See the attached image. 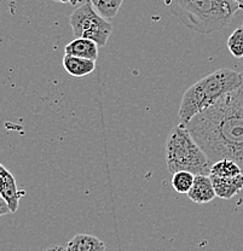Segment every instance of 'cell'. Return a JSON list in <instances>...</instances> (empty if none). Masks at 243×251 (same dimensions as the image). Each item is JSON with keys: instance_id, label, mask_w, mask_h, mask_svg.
<instances>
[{"instance_id": "8", "label": "cell", "mask_w": 243, "mask_h": 251, "mask_svg": "<svg viewBox=\"0 0 243 251\" xmlns=\"http://www.w3.org/2000/svg\"><path fill=\"white\" fill-rule=\"evenodd\" d=\"M98 45L93 40L83 38H75L64 47V52L68 56L79 57V58L97 61L98 58Z\"/></svg>"}, {"instance_id": "16", "label": "cell", "mask_w": 243, "mask_h": 251, "mask_svg": "<svg viewBox=\"0 0 243 251\" xmlns=\"http://www.w3.org/2000/svg\"><path fill=\"white\" fill-rule=\"evenodd\" d=\"M9 213H11L9 204L1 198V200H0V215H6V214Z\"/></svg>"}, {"instance_id": "14", "label": "cell", "mask_w": 243, "mask_h": 251, "mask_svg": "<svg viewBox=\"0 0 243 251\" xmlns=\"http://www.w3.org/2000/svg\"><path fill=\"white\" fill-rule=\"evenodd\" d=\"M195 181V174L190 172H178L172 176V187L182 195H188Z\"/></svg>"}, {"instance_id": "9", "label": "cell", "mask_w": 243, "mask_h": 251, "mask_svg": "<svg viewBox=\"0 0 243 251\" xmlns=\"http://www.w3.org/2000/svg\"><path fill=\"white\" fill-rule=\"evenodd\" d=\"M216 190V197L221 200H231L239 195L243 188V174L234 177H214L210 176Z\"/></svg>"}, {"instance_id": "7", "label": "cell", "mask_w": 243, "mask_h": 251, "mask_svg": "<svg viewBox=\"0 0 243 251\" xmlns=\"http://www.w3.org/2000/svg\"><path fill=\"white\" fill-rule=\"evenodd\" d=\"M188 197L194 203L207 204L216 197L213 182L210 175H195V181L191 190L188 193Z\"/></svg>"}, {"instance_id": "2", "label": "cell", "mask_w": 243, "mask_h": 251, "mask_svg": "<svg viewBox=\"0 0 243 251\" xmlns=\"http://www.w3.org/2000/svg\"><path fill=\"white\" fill-rule=\"evenodd\" d=\"M243 85V73L220 68L190 86L183 94L179 108V124L187 126L201 112L218 103L226 94Z\"/></svg>"}, {"instance_id": "4", "label": "cell", "mask_w": 243, "mask_h": 251, "mask_svg": "<svg viewBox=\"0 0 243 251\" xmlns=\"http://www.w3.org/2000/svg\"><path fill=\"white\" fill-rule=\"evenodd\" d=\"M166 164L171 174L190 172L195 175H210L211 162L190 134L187 126L179 124L166 141Z\"/></svg>"}, {"instance_id": "12", "label": "cell", "mask_w": 243, "mask_h": 251, "mask_svg": "<svg viewBox=\"0 0 243 251\" xmlns=\"http://www.w3.org/2000/svg\"><path fill=\"white\" fill-rule=\"evenodd\" d=\"M243 174L241 167L231 159H221L212 164L210 176L214 177H234Z\"/></svg>"}, {"instance_id": "10", "label": "cell", "mask_w": 243, "mask_h": 251, "mask_svg": "<svg viewBox=\"0 0 243 251\" xmlns=\"http://www.w3.org/2000/svg\"><path fill=\"white\" fill-rule=\"evenodd\" d=\"M63 68L65 72L72 75L73 77H83L90 75L96 69V62L91 61V59L64 54Z\"/></svg>"}, {"instance_id": "13", "label": "cell", "mask_w": 243, "mask_h": 251, "mask_svg": "<svg viewBox=\"0 0 243 251\" xmlns=\"http://www.w3.org/2000/svg\"><path fill=\"white\" fill-rule=\"evenodd\" d=\"M95 7L102 17L106 20H113L119 14V10L121 7L124 0H88Z\"/></svg>"}, {"instance_id": "18", "label": "cell", "mask_w": 243, "mask_h": 251, "mask_svg": "<svg viewBox=\"0 0 243 251\" xmlns=\"http://www.w3.org/2000/svg\"><path fill=\"white\" fill-rule=\"evenodd\" d=\"M45 251H68V249L67 248L62 247V245H54V247L49 248V249H46Z\"/></svg>"}, {"instance_id": "11", "label": "cell", "mask_w": 243, "mask_h": 251, "mask_svg": "<svg viewBox=\"0 0 243 251\" xmlns=\"http://www.w3.org/2000/svg\"><path fill=\"white\" fill-rule=\"evenodd\" d=\"M68 251H107L106 244L92 234L79 233L73 237L67 245Z\"/></svg>"}, {"instance_id": "3", "label": "cell", "mask_w": 243, "mask_h": 251, "mask_svg": "<svg viewBox=\"0 0 243 251\" xmlns=\"http://www.w3.org/2000/svg\"><path fill=\"white\" fill-rule=\"evenodd\" d=\"M164 4L185 27L203 35L226 28L243 9L234 0H164Z\"/></svg>"}, {"instance_id": "15", "label": "cell", "mask_w": 243, "mask_h": 251, "mask_svg": "<svg viewBox=\"0 0 243 251\" xmlns=\"http://www.w3.org/2000/svg\"><path fill=\"white\" fill-rule=\"evenodd\" d=\"M227 49L235 58H243V25L237 27L229 36Z\"/></svg>"}, {"instance_id": "1", "label": "cell", "mask_w": 243, "mask_h": 251, "mask_svg": "<svg viewBox=\"0 0 243 251\" xmlns=\"http://www.w3.org/2000/svg\"><path fill=\"white\" fill-rule=\"evenodd\" d=\"M211 164L231 159L243 173V85L187 125Z\"/></svg>"}, {"instance_id": "17", "label": "cell", "mask_w": 243, "mask_h": 251, "mask_svg": "<svg viewBox=\"0 0 243 251\" xmlns=\"http://www.w3.org/2000/svg\"><path fill=\"white\" fill-rule=\"evenodd\" d=\"M54 2H62V4H70V5H78L82 2V0H52Z\"/></svg>"}, {"instance_id": "6", "label": "cell", "mask_w": 243, "mask_h": 251, "mask_svg": "<svg viewBox=\"0 0 243 251\" xmlns=\"http://www.w3.org/2000/svg\"><path fill=\"white\" fill-rule=\"evenodd\" d=\"M0 195L1 198L5 201L10 206L11 213H16L18 205H20V200L25 195V191H20L17 187L16 180L14 175L11 174L4 166H0Z\"/></svg>"}, {"instance_id": "5", "label": "cell", "mask_w": 243, "mask_h": 251, "mask_svg": "<svg viewBox=\"0 0 243 251\" xmlns=\"http://www.w3.org/2000/svg\"><path fill=\"white\" fill-rule=\"evenodd\" d=\"M74 38L90 39L99 47L107 45L113 31V25L96 11L90 1L78 7L69 18Z\"/></svg>"}, {"instance_id": "19", "label": "cell", "mask_w": 243, "mask_h": 251, "mask_svg": "<svg viewBox=\"0 0 243 251\" xmlns=\"http://www.w3.org/2000/svg\"><path fill=\"white\" fill-rule=\"evenodd\" d=\"M234 1H236L237 4H240L241 6H243V0H234Z\"/></svg>"}]
</instances>
